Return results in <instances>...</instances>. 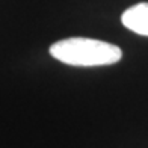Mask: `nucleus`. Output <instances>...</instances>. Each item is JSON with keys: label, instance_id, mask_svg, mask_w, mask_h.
<instances>
[{"label": "nucleus", "instance_id": "obj_1", "mask_svg": "<svg viewBox=\"0 0 148 148\" xmlns=\"http://www.w3.org/2000/svg\"><path fill=\"white\" fill-rule=\"evenodd\" d=\"M50 55L71 66H103L116 64L123 58L118 45L92 38H65L50 45Z\"/></svg>", "mask_w": 148, "mask_h": 148}, {"label": "nucleus", "instance_id": "obj_2", "mask_svg": "<svg viewBox=\"0 0 148 148\" xmlns=\"http://www.w3.org/2000/svg\"><path fill=\"white\" fill-rule=\"evenodd\" d=\"M121 21L127 29L142 36H148V3H138L125 9Z\"/></svg>", "mask_w": 148, "mask_h": 148}]
</instances>
